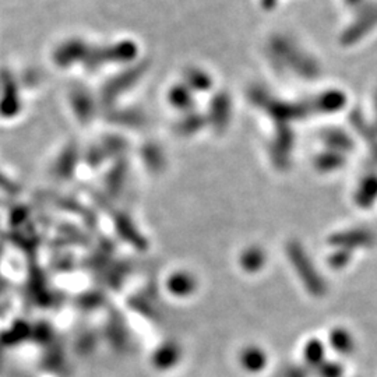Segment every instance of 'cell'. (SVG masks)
Returning <instances> with one entry per match:
<instances>
[{"label":"cell","mask_w":377,"mask_h":377,"mask_svg":"<svg viewBox=\"0 0 377 377\" xmlns=\"http://www.w3.org/2000/svg\"><path fill=\"white\" fill-rule=\"evenodd\" d=\"M288 257L291 264L295 267L296 274L300 278L305 288L313 296H323L326 292V284L323 277L318 274L317 268L313 265L312 258L303 250L298 242L288 245Z\"/></svg>","instance_id":"obj_1"},{"label":"cell","mask_w":377,"mask_h":377,"mask_svg":"<svg viewBox=\"0 0 377 377\" xmlns=\"http://www.w3.org/2000/svg\"><path fill=\"white\" fill-rule=\"evenodd\" d=\"M374 241V236L371 232L366 230H349V231H343L330 238V245H333L337 249H344V250H352L354 247H362V246H369Z\"/></svg>","instance_id":"obj_2"},{"label":"cell","mask_w":377,"mask_h":377,"mask_svg":"<svg viewBox=\"0 0 377 377\" xmlns=\"http://www.w3.org/2000/svg\"><path fill=\"white\" fill-rule=\"evenodd\" d=\"M330 345L334 348L336 352L341 355H349L354 351L355 343L349 332L338 327L330 333Z\"/></svg>","instance_id":"obj_3"},{"label":"cell","mask_w":377,"mask_h":377,"mask_svg":"<svg viewBox=\"0 0 377 377\" xmlns=\"http://www.w3.org/2000/svg\"><path fill=\"white\" fill-rule=\"evenodd\" d=\"M241 362L245 369H247L250 371H257L265 366L267 356H265L264 351H261L260 348L249 347V348H245V351L242 352Z\"/></svg>","instance_id":"obj_4"},{"label":"cell","mask_w":377,"mask_h":377,"mask_svg":"<svg viewBox=\"0 0 377 377\" xmlns=\"http://www.w3.org/2000/svg\"><path fill=\"white\" fill-rule=\"evenodd\" d=\"M305 359L310 366H320L325 363V347L317 340L309 341L305 348Z\"/></svg>","instance_id":"obj_5"},{"label":"cell","mask_w":377,"mask_h":377,"mask_svg":"<svg viewBox=\"0 0 377 377\" xmlns=\"http://www.w3.org/2000/svg\"><path fill=\"white\" fill-rule=\"evenodd\" d=\"M377 197V182L376 181H367L362 190L358 193V203L362 207H367L373 203V200Z\"/></svg>","instance_id":"obj_6"},{"label":"cell","mask_w":377,"mask_h":377,"mask_svg":"<svg viewBox=\"0 0 377 377\" xmlns=\"http://www.w3.org/2000/svg\"><path fill=\"white\" fill-rule=\"evenodd\" d=\"M351 260V252L344 249H337L329 258V263L334 268H343L345 267Z\"/></svg>","instance_id":"obj_7"},{"label":"cell","mask_w":377,"mask_h":377,"mask_svg":"<svg viewBox=\"0 0 377 377\" xmlns=\"http://www.w3.org/2000/svg\"><path fill=\"white\" fill-rule=\"evenodd\" d=\"M320 377H343V366L334 362H325L318 366Z\"/></svg>","instance_id":"obj_8"}]
</instances>
